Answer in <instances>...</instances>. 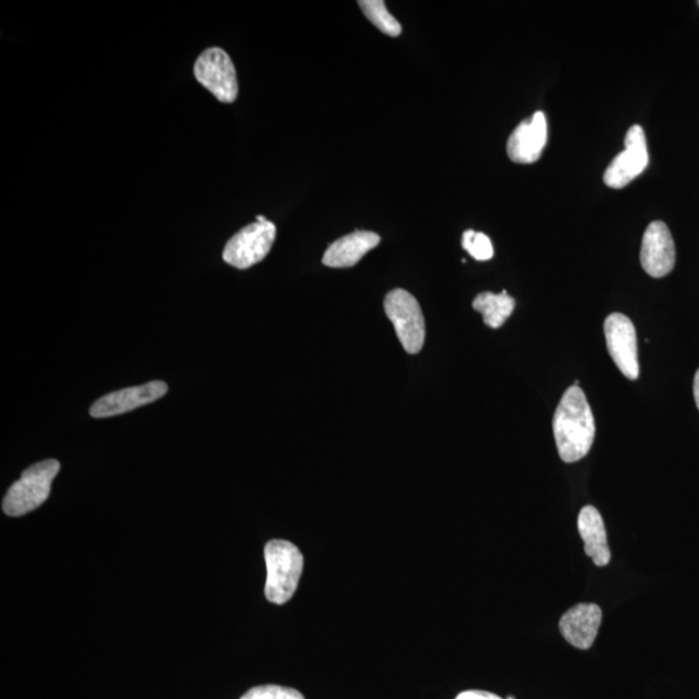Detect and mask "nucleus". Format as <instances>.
<instances>
[{
  "label": "nucleus",
  "mask_w": 699,
  "mask_h": 699,
  "mask_svg": "<svg viewBox=\"0 0 699 699\" xmlns=\"http://www.w3.org/2000/svg\"><path fill=\"white\" fill-rule=\"evenodd\" d=\"M553 434L563 463H576L592 448L596 436L594 413L579 386H572L563 394L554 412Z\"/></svg>",
  "instance_id": "obj_1"
},
{
  "label": "nucleus",
  "mask_w": 699,
  "mask_h": 699,
  "mask_svg": "<svg viewBox=\"0 0 699 699\" xmlns=\"http://www.w3.org/2000/svg\"><path fill=\"white\" fill-rule=\"evenodd\" d=\"M267 566V582L264 587L270 602L283 606L296 594L303 572V556L287 540H271L264 547Z\"/></svg>",
  "instance_id": "obj_2"
},
{
  "label": "nucleus",
  "mask_w": 699,
  "mask_h": 699,
  "mask_svg": "<svg viewBox=\"0 0 699 699\" xmlns=\"http://www.w3.org/2000/svg\"><path fill=\"white\" fill-rule=\"evenodd\" d=\"M60 471L58 460H45L23 473L7 491L3 512L10 517H20L39 508L50 497L52 480Z\"/></svg>",
  "instance_id": "obj_3"
},
{
  "label": "nucleus",
  "mask_w": 699,
  "mask_h": 699,
  "mask_svg": "<svg viewBox=\"0 0 699 699\" xmlns=\"http://www.w3.org/2000/svg\"><path fill=\"white\" fill-rule=\"evenodd\" d=\"M384 308L404 350L409 354L423 350L425 321L416 298L404 289H394L386 296Z\"/></svg>",
  "instance_id": "obj_4"
},
{
  "label": "nucleus",
  "mask_w": 699,
  "mask_h": 699,
  "mask_svg": "<svg viewBox=\"0 0 699 699\" xmlns=\"http://www.w3.org/2000/svg\"><path fill=\"white\" fill-rule=\"evenodd\" d=\"M276 239L273 222H254L230 237L223 250V260L229 266L247 270L267 257Z\"/></svg>",
  "instance_id": "obj_5"
},
{
  "label": "nucleus",
  "mask_w": 699,
  "mask_h": 699,
  "mask_svg": "<svg viewBox=\"0 0 699 699\" xmlns=\"http://www.w3.org/2000/svg\"><path fill=\"white\" fill-rule=\"evenodd\" d=\"M195 76L222 103H234L239 95L233 60L219 47L201 53L195 64Z\"/></svg>",
  "instance_id": "obj_6"
},
{
  "label": "nucleus",
  "mask_w": 699,
  "mask_h": 699,
  "mask_svg": "<svg viewBox=\"0 0 699 699\" xmlns=\"http://www.w3.org/2000/svg\"><path fill=\"white\" fill-rule=\"evenodd\" d=\"M648 165L647 138H645L642 127L635 125L629 127L626 138H624V151L610 162L606 174H603V183L610 188H624L641 175Z\"/></svg>",
  "instance_id": "obj_7"
},
{
  "label": "nucleus",
  "mask_w": 699,
  "mask_h": 699,
  "mask_svg": "<svg viewBox=\"0 0 699 699\" xmlns=\"http://www.w3.org/2000/svg\"><path fill=\"white\" fill-rule=\"evenodd\" d=\"M603 332H606L609 354L613 358L617 370L628 379L639 378V352H637L634 323L626 315L615 312L607 317Z\"/></svg>",
  "instance_id": "obj_8"
},
{
  "label": "nucleus",
  "mask_w": 699,
  "mask_h": 699,
  "mask_svg": "<svg viewBox=\"0 0 699 699\" xmlns=\"http://www.w3.org/2000/svg\"><path fill=\"white\" fill-rule=\"evenodd\" d=\"M676 250L666 223H650L645 230L641 244L640 262L648 275L660 279L675 267Z\"/></svg>",
  "instance_id": "obj_9"
},
{
  "label": "nucleus",
  "mask_w": 699,
  "mask_h": 699,
  "mask_svg": "<svg viewBox=\"0 0 699 699\" xmlns=\"http://www.w3.org/2000/svg\"><path fill=\"white\" fill-rule=\"evenodd\" d=\"M166 392L167 385L162 382H152L134 386V388L114 391L98 399L91 405L90 415L95 419L124 415V413L137 410L139 407L155 402V400L164 397Z\"/></svg>",
  "instance_id": "obj_10"
},
{
  "label": "nucleus",
  "mask_w": 699,
  "mask_h": 699,
  "mask_svg": "<svg viewBox=\"0 0 699 699\" xmlns=\"http://www.w3.org/2000/svg\"><path fill=\"white\" fill-rule=\"evenodd\" d=\"M548 124L545 113L536 112L514 128L507 145L509 159L515 164H533L547 146Z\"/></svg>",
  "instance_id": "obj_11"
},
{
  "label": "nucleus",
  "mask_w": 699,
  "mask_h": 699,
  "mask_svg": "<svg viewBox=\"0 0 699 699\" xmlns=\"http://www.w3.org/2000/svg\"><path fill=\"white\" fill-rule=\"evenodd\" d=\"M601 622L602 610L597 603H578L562 615L561 635L574 648L588 650L592 648Z\"/></svg>",
  "instance_id": "obj_12"
},
{
  "label": "nucleus",
  "mask_w": 699,
  "mask_h": 699,
  "mask_svg": "<svg viewBox=\"0 0 699 699\" xmlns=\"http://www.w3.org/2000/svg\"><path fill=\"white\" fill-rule=\"evenodd\" d=\"M379 241L382 237L371 230H355L332 244L324 253L323 263L332 269L354 267Z\"/></svg>",
  "instance_id": "obj_13"
},
{
  "label": "nucleus",
  "mask_w": 699,
  "mask_h": 699,
  "mask_svg": "<svg viewBox=\"0 0 699 699\" xmlns=\"http://www.w3.org/2000/svg\"><path fill=\"white\" fill-rule=\"evenodd\" d=\"M578 531L585 541V552L596 566H607L612 560L608 545V535L602 515L592 505L582 509L578 517Z\"/></svg>",
  "instance_id": "obj_14"
},
{
  "label": "nucleus",
  "mask_w": 699,
  "mask_h": 699,
  "mask_svg": "<svg viewBox=\"0 0 699 699\" xmlns=\"http://www.w3.org/2000/svg\"><path fill=\"white\" fill-rule=\"evenodd\" d=\"M514 308V298L509 296L507 290L501 291L500 295L485 291L473 301V309L480 312L485 324L492 329L500 328L512 315Z\"/></svg>",
  "instance_id": "obj_15"
},
{
  "label": "nucleus",
  "mask_w": 699,
  "mask_h": 699,
  "mask_svg": "<svg viewBox=\"0 0 699 699\" xmlns=\"http://www.w3.org/2000/svg\"><path fill=\"white\" fill-rule=\"evenodd\" d=\"M358 4L361 7L364 16L386 36L398 37L402 34V25L391 16L383 0H362Z\"/></svg>",
  "instance_id": "obj_16"
},
{
  "label": "nucleus",
  "mask_w": 699,
  "mask_h": 699,
  "mask_svg": "<svg viewBox=\"0 0 699 699\" xmlns=\"http://www.w3.org/2000/svg\"><path fill=\"white\" fill-rule=\"evenodd\" d=\"M463 248L477 261H490L494 257L490 237L473 229L463 234Z\"/></svg>",
  "instance_id": "obj_17"
},
{
  "label": "nucleus",
  "mask_w": 699,
  "mask_h": 699,
  "mask_svg": "<svg viewBox=\"0 0 699 699\" xmlns=\"http://www.w3.org/2000/svg\"><path fill=\"white\" fill-rule=\"evenodd\" d=\"M240 699H304L300 691L280 685H262L247 691Z\"/></svg>",
  "instance_id": "obj_18"
},
{
  "label": "nucleus",
  "mask_w": 699,
  "mask_h": 699,
  "mask_svg": "<svg viewBox=\"0 0 699 699\" xmlns=\"http://www.w3.org/2000/svg\"><path fill=\"white\" fill-rule=\"evenodd\" d=\"M457 699H503L485 690H466L460 694Z\"/></svg>",
  "instance_id": "obj_19"
},
{
  "label": "nucleus",
  "mask_w": 699,
  "mask_h": 699,
  "mask_svg": "<svg viewBox=\"0 0 699 699\" xmlns=\"http://www.w3.org/2000/svg\"><path fill=\"white\" fill-rule=\"evenodd\" d=\"M694 391H695L696 404H697L698 410H699V370L696 373Z\"/></svg>",
  "instance_id": "obj_20"
},
{
  "label": "nucleus",
  "mask_w": 699,
  "mask_h": 699,
  "mask_svg": "<svg viewBox=\"0 0 699 699\" xmlns=\"http://www.w3.org/2000/svg\"><path fill=\"white\" fill-rule=\"evenodd\" d=\"M507 699H515V698L511 696V697H508Z\"/></svg>",
  "instance_id": "obj_21"
}]
</instances>
